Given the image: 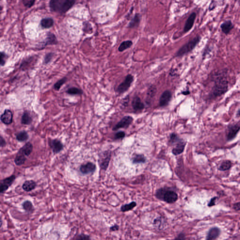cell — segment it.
Wrapping results in <instances>:
<instances>
[{
    "instance_id": "7bdbcfd3",
    "label": "cell",
    "mask_w": 240,
    "mask_h": 240,
    "mask_svg": "<svg viewBox=\"0 0 240 240\" xmlns=\"http://www.w3.org/2000/svg\"><path fill=\"white\" fill-rule=\"evenodd\" d=\"M129 96L128 95L126 97L123 99V102H122V105L123 107L125 108L126 107L128 106V103H129Z\"/></svg>"
},
{
    "instance_id": "603a6c76",
    "label": "cell",
    "mask_w": 240,
    "mask_h": 240,
    "mask_svg": "<svg viewBox=\"0 0 240 240\" xmlns=\"http://www.w3.org/2000/svg\"><path fill=\"white\" fill-rule=\"evenodd\" d=\"M132 162L134 164L145 163L146 158L145 155L142 154H134L131 158Z\"/></svg>"
},
{
    "instance_id": "4fadbf2b",
    "label": "cell",
    "mask_w": 240,
    "mask_h": 240,
    "mask_svg": "<svg viewBox=\"0 0 240 240\" xmlns=\"http://www.w3.org/2000/svg\"><path fill=\"white\" fill-rule=\"evenodd\" d=\"M13 115L10 110L6 109L1 116V121L5 125H10L13 122Z\"/></svg>"
},
{
    "instance_id": "44dd1931",
    "label": "cell",
    "mask_w": 240,
    "mask_h": 240,
    "mask_svg": "<svg viewBox=\"0 0 240 240\" xmlns=\"http://www.w3.org/2000/svg\"><path fill=\"white\" fill-rule=\"evenodd\" d=\"M33 121V119L30 115V113L27 111L24 112L21 117V124L25 125H29Z\"/></svg>"
},
{
    "instance_id": "7dc6e473",
    "label": "cell",
    "mask_w": 240,
    "mask_h": 240,
    "mask_svg": "<svg viewBox=\"0 0 240 240\" xmlns=\"http://www.w3.org/2000/svg\"><path fill=\"white\" fill-rule=\"evenodd\" d=\"M181 93L183 95L186 96L190 94V92H189V90H187L186 91H182V92H181Z\"/></svg>"
},
{
    "instance_id": "7402d4cb",
    "label": "cell",
    "mask_w": 240,
    "mask_h": 240,
    "mask_svg": "<svg viewBox=\"0 0 240 240\" xmlns=\"http://www.w3.org/2000/svg\"><path fill=\"white\" fill-rule=\"evenodd\" d=\"M36 186H37V184L34 181H26L23 183L22 188L26 192H30V191H32V190L35 189Z\"/></svg>"
},
{
    "instance_id": "bcb514c9",
    "label": "cell",
    "mask_w": 240,
    "mask_h": 240,
    "mask_svg": "<svg viewBox=\"0 0 240 240\" xmlns=\"http://www.w3.org/2000/svg\"><path fill=\"white\" fill-rule=\"evenodd\" d=\"M119 227L117 225H115L114 226L110 228L111 230L112 231H116V230H118Z\"/></svg>"
},
{
    "instance_id": "e0dca14e",
    "label": "cell",
    "mask_w": 240,
    "mask_h": 240,
    "mask_svg": "<svg viewBox=\"0 0 240 240\" xmlns=\"http://www.w3.org/2000/svg\"><path fill=\"white\" fill-rule=\"evenodd\" d=\"M220 229L218 227H212L208 231L206 239L207 240H212L217 239L220 235Z\"/></svg>"
},
{
    "instance_id": "8992f818",
    "label": "cell",
    "mask_w": 240,
    "mask_h": 240,
    "mask_svg": "<svg viewBox=\"0 0 240 240\" xmlns=\"http://www.w3.org/2000/svg\"><path fill=\"white\" fill-rule=\"evenodd\" d=\"M240 130V126L237 124L229 125L226 132L227 140L230 141L233 140L236 137Z\"/></svg>"
},
{
    "instance_id": "52a82bcc",
    "label": "cell",
    "mask_w": 240,
    "mask_h": 240,
    "mask_svg": "<svg viewBox=\"0 0 240 240\" xmlns=\"http://www.w3.org/2000/svg\"><path fill=\"white\" fill-rule=\"evenodd\" d=\"M111 158V153L109 151L104 152L99 159V165L102 170L106 171L108 168Z\"/></svg>"
},
{
    "instance_id": "6da1fadb",
    "label": "cell",
    "mask_w": 240,
    "mask_h": 240,
    "mask_svg": "<svg viewBox=\"0 0 240 240\" xmlns=\"http://www.w3.org/2000/svg\"><path fill=\"white\" fill-rule=\"evenodd\" d=\"M228 89V82L225 75H220L216 78L211 91V96L214 98L219 97L225 93Z\"/></svg>"
},
{
    "instance_id": "cb8c5ba5",
    "label": "cell",
    "mask_w": 240,
    "mask_h": 240,
    "mask_svg": "<svg viewBox=\"0 0 240 240\" xmlns=\"http://www.w3.org/2000/svg\"><path fill=\"white\" fill-rule=\"evenodd\" d=\"M141 20V16L139 14H136L133 18L131 19L129 23L128 27L130 28H135L139 26Z\"/></svg>"
},
{
    "instance_id": "f35d334b",
    "label": "cell",
    "mask_w": 240,
    "mask_h": 240,
    "mask_svg": "<svg viewBox=\"0 0 240 240\" xmlns=\"http://www.w3.org/2000/svg\"><path fill=\"white\" fill-rule=\"evenodd\" d=\"M125 133L124 131H120L118 132L115 134V139H124L125 137Z\"/></svg>"
},
{
    "instance_id": "74e56055",
    "label": "cell",
    "mask_w": 240,
    "mask_h": 240,
    "mask_svg": "<svg viewBox=\"0 0 240 240\" xmlns=\"http://www.w3.org/2000/svg\"><path fill=\"white\" fill-rule=\"evenodd\" d=\"M53 55H54L53 53H49L46 54L43 61V63L45 64H48L51 62L53 58Z\"/></svg>"
},
{
    "instance_id": "60d3db41",
    "label": "cell",
    "mask_w": 240,
    "mask_h": 240,
    "mask_svg": "<svg viewBox=\"0 0 240 240\" xmlns=\"http://www.w3.org/2000/svg\"><path fill=\"white\" fill-rule=\"evenodd\" d=\"M77 240H89L91 239L90 236L86 235V234H79L77 236V238H75Z\"/></svg>"
},
{
    "instance_id": "8d00e7d4",
    "label": "cell",
    "mask_w": 240,
    "mask_h": 240,
    "mask_svg": "<svg viewBox=\"0 0 240 240\" xmlns=\"http://www.w3.org/2000/svg\"><path fill=\"white\" fill-rule=\"evenodd\" d=\"M8 58V56L7 54H5L4 52H1V61H0L1 66L3 67L5 65Z\"/></svg>"
},
{
    "instance_id": "7a4b0ae2",
    "label": "cell",
    "mask_w": 240,
    "mask_h": 240,
    "mask_svg": "<svg viewBox=\"0 0 240 240\" xmlns=\"http://www.w3.org/2000/svg\"><path fill=\"white\" fill-rule=\"evenodd\" d=\"M155 196L158 199L169 204L174 203L178 198L177 194L175 191L165 188L157 190Z\"/></svg>"
},
{
    "instance_id": "d6a6232c",
    "label": "cell",
    "mask_w": 240,
    "mask_h": 240,
    "mask_svg": "<svg viewBox=\"0 0 240 240\" xmlns=\"http://www.w3.org/2000/svg\"><path fill=\"white\" fill-rule=\"evenodd\" d=\"M67 79H67V78H66V77H64V78H62L61 79L58 80L57 82H56V83L54 84V86H53L54 89H55V90L56 91H59V90L61 89L62 86H63L64 84H65V83H66V82H67Z\"/></svg>"
},
{
    "instance_id": "8fae6325",
    "label": "cell",
    "mask_w": 240,
    "mask_h": 240,
    "mask_svg": "<svg viewBox=\"0 0 240 240\" xmlns=\"http://www.w3.org/2000/svg\"><path fill=\"white\" fill-rule=\"evenodd\" d=\"M16 176L12 175L9 177L6 178L2 180L1 181V193H3L6 190H8L10 187L11 186L12 183L14 182V181L16 179Z\"/></svg>"
},
{
    "instance_id": "2e32d148",
    "label": "cell",
    "mask_w": 240,
    "mask_h": 240,
    "mask_svg": "<svg viewBox=\"0 0 240 240\" xmlns=\"http://www.w3.org/2000/svg\"><path fill=\"white\" fill-rule=\"evenodd\" d=\"M186 143L181 139L179 142L176 143L175 147L173 149V154L174 155H178L183 153L185 147Z\"/></svg>"
},
{
    "instance_id": "f1b7e54d",
    "label": "cell",
    "mask_w": 240,
    "mask_h": 240,
    "mask_svg": "<svg viewBox=\"0 0 240 240\" xmlns=\"http://www.w3.org/2000/svg\"><path fill=\"white\" fill-rule=\"evenodd\" d=\"M54 21L52 18H46L41 21V25L44 28H49L54 25Z\"/></svg>"
},
{
    "instance_id": "d6986e66",
    "label": "cell",
    "mask_w": 240,
    "mask_h": 240,
    "mask_svg": "<svg viewBox=\"0 0 240 240\" xmlns=\"http://www.w3.org/2000/svg\"><path fill=\"white\" fill-rule=\"evenodd\" d=\"M220 28L223 33L227 35L230 33L231 30L233 29V24L231 20H227L221 24Z\"/></svg>"
},
{
    "instance_id": "d590c367",
    "label": "cell",
    "mask_w": 240,
    "mask_h": 240,
    "mask_svg": "<svg viewBox=\"0 0 240 240\" xmlns=\"http://www.w3.org/2000/svg\"><path fill=\"white\" fill-rule=\"evenodd\" d=\"M181 139H180L178 135L175 133H173L170 135V143L171 145L176 144Z\"/></svg>"
},
{
    "instance_id": "ee69618b",
    "label": "cell",
    "mask_w": 240,
    "mask_h": 240,
    "mask_svg": "<svg viewBox=\"0 0 240 240\" xmlns=\"http://www.w3.org/2000/svg\"><path fill=\"white\" fill-rule=\"evenodd\" d=\"M6 145V142L5 140L4 139V138L1 136L0 137V146L1 147H5Z\"/></svg>"
},
{
    "instance_id": "f546056e",
    "label": "cell",
    "mask_w": 240,
    "mask_h": 240,
    "mask_svg": "<svg viewBox=\"0 0 240 240\" xmlns=\"http://www.w3.org/2000/svg\"><path fill=\"white\" fill-rule=\"evenodd\" d=\"M22 206H23V209L26 212H29V213L32 212L34 210L33 204L30 201L26 200L22 204Z\"/></svg>"
},
{
    "instance_id": "9c48e42d",
    "label": "cell",
    "mask_w": 240,
    "mask_h": 240,
    "mask_svg": "<svg viewBox=\"0 0 240 240\" xmlns=\"http://www.w3.org/2000/svg\"><path fill=\"white\" fill-rule=\"evenodd\" d=\"M66 0H50L49 6L51 10L54 12L62 13Z\"/></svg>"
},
{
    "instance_id": "83f0119b",
    "label": "cell",
    "mask_w": 240,
    "mask_h": 240,
    "mask_svg": "<svg viewBox=\"0 0 240 240\" xmlns=\"http://www.w3.org/2000/svg\"><path fill=\"white\" fill-rule=\"evenodd\" d=\"M66 92L67 94L70 95H81L83 94V91L81 89L75 87L70 88Z\"/></svg>"
},
{
    "instance_id": "484cf974",
    "label": "cell",
    "mask_w": 240,
    "mask_h": 240,
    "mask_svg": "<svg viewBox=\"0 0 240 240\" xmlns=\"http://www.w3.org/2000/svg\"><path fill=\"white\" fill-rule=\"evenodd\" d=\"M26 161V158H25V156L18 152L15 157L14 162L16 165L21 166L25 164Z\"/></svg>"
},
{
    "instance_id": "277c9868",
    "label": "cell",
    "mask_w": 240,
    "mask_h": 240,
    "mask_svg": "<svg viewBox=\"0 0 240 240\" xmlns=\"http://www.w3.org/2000/svg\"><path fill=\"white\" fill-rule=\"evenodd\" d=\"M134 80V77L131 74L126 76L124 81L118 86L116 92L119 94H123L129 90L132 83Z\"/></svg>"
},
{
    "instance_id": "b9f144b4",
    "label": "cell",
    "mask_w": 240,
    "mask_h": 240,
    "mask_svg": "<svg viewBox=\"0 0 240 240\" xmlns=\"http://www.w3.org/2000/svg\"><path fill=\"white\" fill-rule=\"evenodd\" d=\"M217 198L218 197L217 196H214V197L211 198V200L210 201L209 203L208 204V206L209 207H212V206L215 205L216 204V201Z\"/></svg>"
},
{
    "instance_id": "d4e9b609",
    "label": "cell",
    "mask_w": 240,
    "mask_h": 240,
    "mask_svg": "<svg viewBox=\"0 0 240 240\" xmlns=\"http://www.w3.org/2000/svg\"><path fill=\"white\" fill-rule=\"evenodd\" d=\"M29 135L28 133L25 131H21L16 135V139L20 142L26 141L29 139Z\"/></svg>"
},
{
    "instance_id": "30bf717a",
    "label": "cell",
    "mask_w": 240,
    "mask_h": 240,
    "mask_svg": "<svg viewBox=\"0 0 240 240\" xmlns=\"http://www.w3.org/2000/svg\"><path fill=\"white\" fill-rule=\"evenodd\" d=\"M48 143L54 154H59L63 149V144L58 139H50Z\"/></svg>"
},
{
    "instance_id": "1f68e13d",
    "label": "cell",
    "mask_w": 240,
    "mask_h": 240,
    "mask_svg": "<svg viewBox=\"0 0 240 240\" xmlns=\"http://www.w3.org/2000/svg\"><path fill=\"white\" fill-rule=\"evenodd\" d=\"M232 167V163L230 161L226 160L223 161L219 167V170L221 171L228 170Z\"/></svg>"
},
{
    "instance_id": "ffe728a7",
    "label": "cell",
    "mask_w": 240,
    "mask_h": 240,
    "mask_svg": "<svg viewBox=\"0 0 240 240\" xmlns=\"http://www.w3.org/2000/svg\"><path fill=\"white\" fill-rule=\"evenodd\" d=\"M156 92L157 88L154 86H151L149 88L146 98V102L147 104H150L151 101L154 97Z\"/></svg>"
},
{
    "instance_id": "9a60e30c",
    "label": "cell",
    "mask_w": 240,
    "mask_h": 240,
    "mask_svg": "<svg viewBox=\"0 0 240 240\" xmlns=\"http://www.w3.org/2000/svg\"><path fill=\"white\" fill-rule=\"evenodd\" d=\"M196 13L195 12H193L190 14L189 17L188 18L187 21H186L185 24V27H184V32H189L193 26L194 24L196 18Z\"/></svg>"
},
{
    "instance_id": "5b68a950",
    "label": "cell",
    "mask_w": 240,
    "mask_h": 240,
    "mask_svg": "<svg viewBox=\"0 0 240 240\" xmlns=\"http://www.w3.org/2000/svg\"><path fill=\"white\" fill-rule=\"evenodd\" d=\"M133 120V118L131 116H125L113 127L112 130L116 131L120 129H127L131 124Z\"/></svg>"
},
{
    "instance_id": "836d02e7",
    "label": "cell",
    "mask_w": 240,
    "mask_h": 240,
    "mask_svg": "<svg viewBox=\"0 0 240 240\" xmlns=\"http://www.w3.org/2000/svg\"><path fill=\"white\" fill-rule=\"evenodd\" d=\"M136 205H137V204L135 202H132L131 203L129 204H125V205L122 206L121 208V211L123 212L129 211L132 210L136 206Z\"/></svg>"
},
{
    "instance_id": "4dcf8cb0",
    "label": "cell",
    "mask_w": 240,
    "mask_h": 240,
    "mask_svg": "<svg viewBox=\"0 0 240 240\" xmlns=\"http://www.w3.org/2000/svg\"><path fill=\"white\" fill-rule=\"evenodd\" d=\"M57 43V39L55 37V35L52 33H50L48 35L46 43L44 44V46H46L47 45H55Z\"/></svg>"
},
{
    "instance_id": "ba28073f",
    "label": "cell",
    "mask_w": 240,
    "mask_h": 240,
    "mask_svg": "<svg viewBox=\"0 0 240 240\" xmlns=\"http://www.w3.org/2000/svg\"><path fill=\"white\" fill-rule=\"evenodd\" d=\"M172 99V93L170 90H166L159 98V105L160 107L165 108L168 106Z\"/></svg>"
},
{
    "instance_id": "e575fe53",
    "label": "cell",
    "mask_w": 240,
    "mask_h": 240,
    "mask_svg": "<svg viewBox=\"0 0 240 240\" xmlns=\"http://www.w3.org/2000/svg\"><path fill=\"white\" fill-rule=\"evenodd\" d=\"M76 0H66L62 13H65L70 9L75 4Z\"/></svg>"
},
{
    "instance_id": "f6af8a7d",
    "label": "cell",
    "mask_w": 240,
    "mask_h": 240,
    "mask_svg": "<svg viewBox=\"0 0 240 240\" xmlns=\"http://www.w3.org/2000/svg\"><path fill=\"white\" fill-rule=\"evenodd\" d=\"M233 209L234 210L236 211H238L240 210V202L234 204L233 205Z\"/></svg>"
},
{
    "instance_id": "ac0fdd59",
    "label": "cell",
    "mask_w": 240,
    "mask_h": 240,
    "mask_svg": "<svg viewBox=\"0 0 240 240\" xmlns=\"http://www.w3.org/2000/svg\"><path fill=\"white\" fill-rule=\"evenodd\" d=\"M33 145L30 142H27L20 148L18 153L23 154L25 156H29L33 150Z\"/></svg>"
},
{
    "instance_id": "3957f363",
    "label": "cell",
    "mask_w": 240,
    "mask_h": 240,
    "mask_svg": "<svg viewBox=\"0 0 240 240\" xmlns=\"http://www.w3.org/2000/svg\"><path fill=\"white\" fill-rule=\"evenodd\" d=\"M201 39V37L200 36H196L193 39H191L179 49L178 51L175 54V57H182L191 52L200 42Z\"/></svg>"
},
{
    "instance_id": "5bb4252c",
    "label": "cell",
    "mask_w": 240,
    "mask_h": 240,
    "mask_svg": "<svg viewBox=\"0 0 240 240\" xmlns=\"http://www.w3.org/2000/svg\"><path fill=\"white\" fill-rule=\"evenodd\" d=\"M131 105L135 111H140L145 109V104L138 96H136L133 99Z\"/></svg>"
},
{
    "instance_id": "4316f807",
    "label": "cell",
    "mask_w": 240,
    "mask_h": 240,
    "mask_svg": "<svg viewBox=\"0 0 240 240\" xmlns=\"http://www.w3.org/2000/svg\"><path fill=\"white\" fill-rule=\"evenodd\" d=\"M133 45V42L131 40H126V41H123L118 48V51L120 52H124L126 49H128L131 48Z\"/></svg>"
},
{
    "instance_id": "7c38bea8",
    "label": "cell",
    "mask_w": 240,
    "mask_h": 240,
    "mask_svg": "<svg viewBox=\"0 0 240 240\" xmlns=\"http://www.w3.org/2000/svg\"><path fill=\"white\" fill-rule=\"evenodd\" d=\"M96 169V166L95 164L91 162H88L85 164L81 166L80 167V171L81 173L86 175V174L93 173L95 171Z\"/></svg>"
},
{
    "instance_id": "c3c4849f",
    "label": "cell",
    "mask_w": 240,
    "mask_h": 240,
    "mask_svg": "<svg viewBox=\"0 0 240 240\" xmlns=\"http://www.w3.org/2000/svg\"><path fill=\"white\" fill-rule=\"evenodd\" d=\"M236 116H237V117H240V109H239L238 110V111H237V114H236Z\"/></svg>"
},
{
    "instance_id": "ab89813d",
    "label": "cell",
    "mask_w": 240,
    "mask_h": 240,
    "mask_svg": "<svg viewBox=\"0 0 240 240\" xmlns=\"http://www.w3.org/2000/svg\"><path fill=\"white\" fill-rule=\"evenodd\" d=\"M35 0H23V3L25 7L30 8L34 4Z\"/></svg>"
}]
</instances>
